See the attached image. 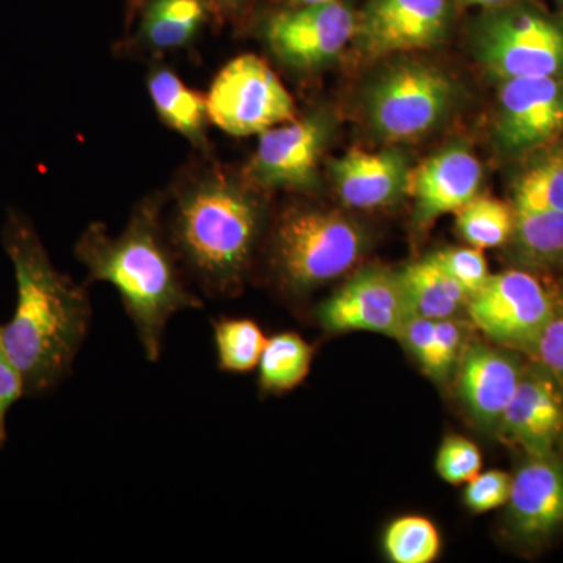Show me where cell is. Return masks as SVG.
Returning <instances> with one entry per match:
<instances>
[{"label": "cell", "mask_w": 563, "mask_h": 563, "mask_svg": "<svg viewBox=\"0 0 563 563\" xmlns=\"http://www.w3.org/2000/svg\"><path fill=\"white\" fill-rule=\"evenodd\" d=\"M433 332H435V373H433V379L443 383L461 362L465 329H463L462 322L453 317L435 320Z\"/></svg>", "instance_id": "cell-32"}, {"label": "cell", "mask_w": 563, "mask_h": 563, "mask_svg": "<svg viewBox=\"0 0 563 563\" xmlns=\"http://www.w3.org/2000/svg\"><path fill=\"white\" fill-rule=\"evenodd\" d=\"M459 10L454 0H362L352 44L368 60L432 49L450 36Z\"/></svg>", "instance_id": "cell-9"}, {"label": "cell", "mask_w": 563, "mask_h": 563, "mask_svg": "<svg viewBox=\"0 0 563 563\" xmlns=\"http://www.w3.org/2000/svg\"><path fill=\"white\" fill-rule=\"evenodd\" d=\"M147 91L161 120L199 151L209 150V106L206 96L185 85L172 68L157 65L147 76Z\"/></svg>", "instance_id": "cell-20"}, {"label": "cell", "mask_w": 563, "mask_h": 563, "mask_svg": "<svg viewBox=\"0 0 563 563\" xmlns=\"http://www.w3.org/2000/svg\"><path fill=\"white\" fill-rule=\"evenodd\" d=\"M276 7H299L309 3L331 2V0H274Z\"/></svg>", "instance_id": "cell-38"}, {"label": "cell", "mask_w": 563, "mask_h": 563, "mask_svg": "<svg viewBox=\"0 0 563 563\" xmlns=\"http://www.w3.org/2000/svg\"><path fill=\"white\" fill-rule=\"evenodd\" d=\"M207 106L211 124L233 136L261 135L296 118L290 92L268 63L252 54L233 58L218 73Z\"/></svg>", "instance_id": "cell-7"}, {"label": "cell", "mask_w": 563, "mask_h": 563, "mask_svg": "<svg viewBox=\"0 0 563 563\" xmlns=\"http://www.w3.org/2000/svg\"><path fill=\"white\" fill-rule=\"evenodd\" d=\"M512 476L498 470L479 473L466 485L463 501L474 514L490 512L509 501Z\"/></svg>", "instance_id": "cell-31"}, {"label": "cell", "mask_w": 563, "mask_h": 563, "mask_svg": "<svg viewBox=\"0 0 563 563\" xmlns=\"http://www.w3.org/2000/svg\"><path fill=\"white\" fill-rule=\"evenodd\" d=\"M492 135L515 161L563 140V77L499 81Z\"/></svg>", "instance_id": "cell-11"}, {"label": "cell", "mask_w": 563, "mask_h": 563, "mask_svg": "<svg viewBox=\"0 0 563 563\" xmlns=\"http://www.w3.org/2000/svg\"><path fill=\"white\" fill-rule=\"evenodd\" d=\"M528 355L563 388V301L558 299L553 314L543 325Z\"/></svg>", "instance_id": "cell-30"}, {"label": "cell", "mask_w": 563, "mask_h": 563, "mask_svg": "<svg viewBox=\"0 0 563 563\" xmlns=\"http://www.w3.org/2000/svg\"><path fill=\"white\" fill-rule=\"evenodd\" d=\"M523 368L521 358L507 347L473 343L463 350L457 365L459 398L485 431L498 432Z\"/></svg>", "instance_id": "cell-16"}, {"label": "cell", "mask_w": 563, "mask_h": 563, "mask_svg": "<svg viewBox=\"0 0 563 563\" xmlns=\"http://www.w3.org/2000/svg\"><path fill=\"white\" fill-rule=\"evenodd\" d=\"M498 432L525 454L562 453L563 388L536 362L525 365Z\"/></svg>", "instance_id": "cell-15"}, {"label": "cell", "mask_w": 563, "mask_h": 563, "mask_svg": "<svg viewBox=\"0 0 563 563\" xmlns=\"http://www.w3.org/2000/svg\"><path fill=\"white\" fill-rule=\"evenodd\" d=\"M461 9H495V7L510 5V3L526 2V0H454ZM542 2V0H532Z\"/></svg>", "instance_id": "cell-36"}, {"label": "cell", "mask_w": 563, "mask_h": 563, "mask_svg": "<svg viewBox=\"0 0 563 563\" xmlns=\"http://www.w3.org/2000/svg\"><path fill=\"white\" fill-rule=\"evenodd\" d=\"M440 533L428 518H396L384 533V550L395 563H429L440 553Z\"/></svg>", "instance_id": "cell-27"}, {"label": "cell", "mask_w": 563, "mask_h": 563, "mask_svg": "<svg viewBox=\"0 0 563 563\" xmlns=\"http://www.w3.org/2000/svg\"><path fill=\"white\" fill-rule=\"evenodd\" d=\"M514 213L507 244H512L515 261L528 268L563 269V211L514 207Z\"/></svg>", "instance_id": "cell-22"}, {"label": "cell", "mask_w": 563, "mask_h": 563, "mask_svg": "<svg viewBox=\"0 0 563 563\" xmlns=\"http://www.w3.org/2000/svg\"><path fill=\"white\" fill-rule=\"evenodd\" d=\"M437 473L448 484L470 483L483 468L479 448L463 437H448L437 454Z\"/></svg>", "instance_id": "cell-28"}, {"label": "cell", "mask_w": 563, "mask_h": 563, "mask_svg": "<svg viewBox=\"0 0 563 563\" xmlns=\"http://www.w3.org/2000/svg\"><path fill=\"white\" fill-rule=\"evenodd\" d=\"M558 299L542 282L523 269L490 274L470 298V320L490 342L528 354L543 325L553 314Z\"/></svg>", "instance_id": "cell-10"}, {"label": "cell", "mask_w": 563, "mask_h": 563, "mask_svg": "<svg viewBox=\"0 0 563 563\" xmlns=\"http://www.w3.org/2000/svg\"><path fill=\"white\" fill-rule=\"evenodd\" d=\"M409 158L398 150H351L331 163L336 195L351 209L374 210L393 206L407 195Z\"/></svg>", "instance_id": "cell-18"}, {"label": "cell", "mask_w": 563, "mask_h": 563, "mask_svg": "<svg viewBox=\"0 0 563 563\" xmlns=\"http://www.w3.org/2000/svg\"><path fill=\"white\" fill-rule=\"evenodd\" d=\"M147 0H125V29L131 31L133 22L139 16L140 10L143 9Z\"/></svg>", "instance_id": "cell-37"}, {"label": "cell", "mask_w": 563, "mask_h": 563, "mask_svg": "<svg viewBox=\"0 0 563 563\" xmlns=\"http://www.w3.org/2000/svg\"><path fill=\"white\" fill-rule=\"evenodd\" d=\"M314 350L299 333L280 332L268 339L258 362V388L265 395L295 390L309 376Z\"/></svg>", "instance_id": "cell-24"}, {"label": "cell", "mask_w": 563, "mask_h": 563, "mask_svg": "<svg viewBox=\"0 0 563 563\" xmlns=\"http://www.w3.org/2000/svg\"><path fill=\"white\" fill-rule=\"evenodd\" d=\"M483 165L468 147L451 144L410 169L407 195L415 201V217L426 225L448 213H457L483 187Z\"/></svg>", "instance_id": "cell-17"}, {"label": "cell", "mask_w": 563, "mask_h": 563, "mask_svg": "<svg viewBox=\"0 0 563 563\" xmlns=\"http://www.w3.org/2000/svg\"><path fill=\"white\" fill-rule=\"evenodd\" d=\"M506 525L514 539L542 543L563 528V455L525 454L512 477Z\"/></svg>", "instance_id": "cell-14"}, {"label": "cell", "mask_w": 563, "mask_h": 563, "mask_svg": "<svg viewBox=\"0 0 563 563\" xmlns=\"http://www.w3.org/2000/svg\"><path fill=\"white\" fill-rule=\"evenodd\" d=\"M2 246L16 279V309L0 325V342L24 380L25 396L47 395L70 376L90 333L87 284L58 272L33 222L10 209Z\"/></svg>", "instance_id": "cell-1"}, {"label": "cell", "mask_w": 563, "mask_h": 563, "mask_svg": "<svg viewBox=\"0 0 563 563\" xmlns=\"http://www.w3.org/2000/svg\"><path fill=\"white\" fill-rule=\"evenodd\" d=\"M459 235L477 250H493L509 243L515 213L510 203L477 195L455 213Z\"/></svg>", "instance_id": "cell-26"}, {"label": "cell", "mask_w": 563, "mask_h": 563, "mask_svg": "<svg viewBox=\"0 0 563 563\" xmlns=\"http://www.w3.org/2000/svg\"><path fill=\"white\" fill-rule=\"evenodd\" d=\"M412 317L399 273L365 268L314 310L329 333L373 332L399 340Z\"/></svg>", "instance_id": "cell-13"}, {"label": "cell", "mask_w": 563, "mask_h": 563, "mask_svg": "<svg viewBox=\"0 0 563 563\" xmlns=\"http://www.w3.org/2000/svg\"><path fill=\"white\" fill-rule=\"evenodd\" d=\"M168 192L154 191L133 207L120 235L91 222L77 240L74 255L88 272L87 285L106 282L120 295L135 328L144 357L161 361L166 328L174 314L202 310L201 296L188 288L185 269L169 243L163 210Z\"/></svg>", "instance_id": "cell-2"}, {"label": "cell", "mask_w": 563, "mask_h": 563, "mask_svg": "<svg viewBox=\"0 0 563 563\" xmlns=\"http://www.w3.org/2000/svg\"><path fill=\"white\" fill-rule=\"evenodd\" d=\"M470 44L498 81L563 77V14L542 2L479 10L470 24Z\"/></svg>", "instance_id": "cell-5"}, {"label": "cell", "mask_w": 563, "mask_h": 563, "mask_svg": "<svg viewBox=\"0 0 563 563\" xmlns=\"http://www.w3.org/2000/svg\"><path fill=\"white\" fill-rule=\"evenodd\" d=\"M211 20L207 0H147L135 21L132 49L162 54L195 41Z\"/></svg>", "instance_id": "cell-19"}, {"label": "cell", "mask_w": 563, "mask_h": 563, "mask_svg": "<svg viewBox=\"0 0 563 563\" xmlns=\"http://www.w3.org/2000/svg\"><path fill=\"white\" fill-rule=\"evenodd\" d=\"M331 133L332 122L322 111L268 129L258 135L244 177L261 190L312 188Z\"/></svg>", "instance_id": "cell-12"}, {"label": "cell", "mask_w": 563, "mask_h": 563, "mask_svg": "<svg viewBox=\"0 0 563 563\" xmlns=\"http://www.w3.org/2000/svg\"><path fill=\"white\" fill-rule=\"evenodd\" d=\"M25 396L24 380L11 362L5 347L0 342V448L7 442V417L11 407Z\"/></svg>", "instance_id": "cell-34"}, {"label": "cell", "mask_w": 563, "mask_h": 563, "mask_svg": "<svg viewBox=\"0 0 563 563\" xmlns=\"http://www.w3.org/2000/svg\"><path fill=\"white\" fill-rule=\"evenodd\" d=\"M433 255L450 276L470 292V298L474 292L479 291L490 277L487 261L483 251L477 247H448Z\"/></svg>", "instance_id": "cell-29"}, {"label": "cell", "mask_w": 563, "mask_h": 563, "mask_svg": "<svg viewBox=\"0 0 563 563\" xmlns=\"http://www.w3.org/2000/svg\"><path fill=\"white\" fill-rule=\"evenodd\" d=\"M261 188L207 163L173 190L166 233L185 272L209 298L239 295L265 229Z\"/></svg>", "instance_id": "cell-3"}, {"label": "cell", "mask_w": 563, "mask_h": 563, "mask_svg": "<svg viewBox=\"0 0 563 563\" xmlns=\"http://www.w3.org/2000/svg\"><path fill=\"white\" fill-rule=\"evenodd\" d=\"M555 3H558L559 13L563 14V0H555Z\"/></svg>", "instance_id": "cell-39"}, {"label": "cell", "mask_w": 563, "mask_h": 563, "mask_svg": "<svg viewBox=\"0 0 563 563\" xmlns=\"http://www.w3.org/2000/svg\"><path fill=\"white\" fill-rule=\"evenodd\" d=\"M210 7L211 20L218 24L242 21L261 0H207Z\"/></svg>", "instance_id": "cell-35"}, {"label": "cell", "mask_w": 563, "mask_h": 563, "mask_svg": "<svg viewBox=\"0 0 563 563\" xmlns=\"http://www.w3.org/2000/svg\"><path fill=\"white\" fill-rule=\"evenodd\" d=\"M366 235L339 211L292 206L274 222L268 263L285 295L306 298L361 262Z\"/></svg>", "instance_id": "cell-4"}, {"label": "cell", "mask_w": 563, "mask_h": 563, "mask_svg": "<svg viewBox=\"0 0 563 563\" xmlns=\"http://www.w3.org/2000/svg\"><path fill=\"white\" fill-rule=\"evenodd\" d=\"M521 162L512 185V206L563 211V140Z\"/></svg>", "instance_id": "cell-23"}, {"label": "cell", "mask_w": 563, "mask_h": 563, "mask_svg": "<svg viewBox=\"0 0 563 563\" xmlns=\"http://www.w3.org/2000/svg\"><path fill=\"white\" fill-rule=\"evenodd\" d=\"M433 322L429 318L410 317L406 328L399 336V342L410 351V354L417 358L421 368L429 376L433 377L435 373V332H433Z\"/></svg>", "instance_id": "cell-33"}, {"label": "cell", "mask_w": 563, "mask_h": 563, "mask_svg": "<svg viewBox=\"0 0 563 563\" xmlns=\"http://www.w3.org/2000/svg\"><path fill=\"white\" fill-rule=\"evenodd\" d=\"M457 99V81L446 70L421 60H399L369 81L363 106L377 136L409 141L439 128Z\"/></svg>", "instance_id": "cell-6"}, {"label": "cell", "mask_w": 563, "mask_h": 563, "mask_svg": "<svg viewBox=\"0 0 563 563\" xmlns=\"http://www.w3.org/2000/svg\"><path fill=\"white\" fill-rule=\"evenodd\" d=\"M357 9L346 0L276 7L262 22V36L274 57L301 73L324 68L352 43Z\"/></svg>", "instance_id": "cell-8"}, {"label": "cell", "mask_w": 563, "mask_h": 563, "mask_svg": "<svg viewBox=\"0 0 563 563\" xmlns=\"http://www.w3.org/2000/svg\"><path fill=\"white\" fill-rule=\"evenodd\" d=\"M210 324L221 372L246 374L257 368L268 342L257 322L251 318L221 317Z\"/></svg>", "instance_id": "cell-25"}, {"label": "cell", "mask_w": 563, "mask_h": 563, "mask_svg": "<svg viewBox=\"0 0 563 563\" xmlns=\"http://www.w3.org/2000/svg\"><path fill=\"white\" fill-rule=\"evenodd\" d=\"M399 279L415 317L443 320L457 317L468 306L470 292L450 276L433 254L407 265L399 272Z\"/></svg>", "instance_id": "cell-21"}]
</instances>
